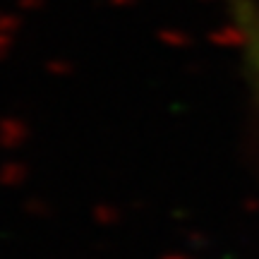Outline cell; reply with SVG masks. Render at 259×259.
I'll return each mask as SVG.
<instances>
[{"label":"cell","instance_id":"cell-1","mask_svg":"<svg viewBox=\"0 0 259 259\" xmlns=\"http://www.w3.org/2000/svg\"><path fill=\"white\" fill-rule=\"evenodd\" d=\"M250 44H252V58H254V65H257L259 72V31H250Z\"/></svg>","mask_w":259,"mask_h":259}]
</instances>
